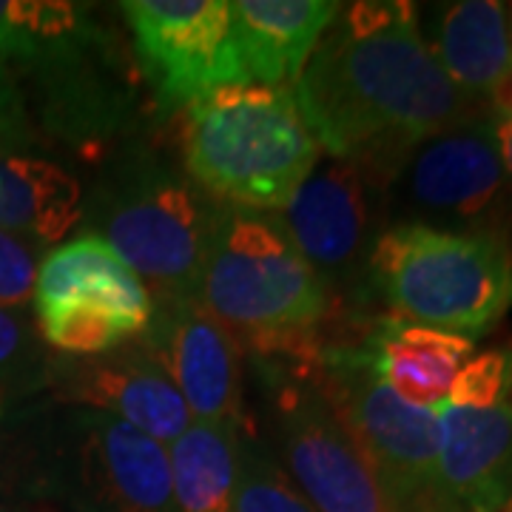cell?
Segmentation results:
<instances>
[{"instance_id":"3","label":"cell","mask_w":512,"mask_h":512,"mask_svg":"<svg viewBox=\"0 0 512 512\" xmlns=\"http://www.w3.org/2000/svg\"><path fill=\"white\" fill-rule=\"evenodd\" d=\"M220 208L185 174L180 154L140 131L92 165L77 234L114 248L151 299L197 296Z\"/></svg>"},{"instance_id":"12","label":"cell","mask_w":512,"mask_h":512,"mask_svg":"<svg viewBox=\"0 0 512 512\" xmlns=\"http://www.w3.org/2000/svg\"><path fill=\"white\" fill-rule=\"evenodd\" d=\"M32 302L40 339L60 356H94L134 342L154 311L146 282L92 234L46 251Z\"/></svg>"},{"instance_id":"4","label":"cell","mask_w":512,"mask_h":512,"mask_svg":"<svg viewBox=\"0 0 512 512\" xmlns=\"http://www.w3.org/2000/svg\"><path fill=\"white\" fill-rule=\"evenodd\" d=\"M197 299L256 359L308 362L345 325L274 214L222 205Z\"/></svg>"},{"instance_id":"26","label":"cell","mask_w":512,"mask_h":512,"mask_svg":"<svg viewBox=\"0 0 512 512\" xmlns=\"http://www.w3.org/2000/svg\"><path fill=\"white\" fill-rule=\"evenodd\" d=\"M493 128L495 143H498V154H501V163H504V168H507V174H510L512 180V109L493 111Z\"/></svg>"},{"instance_id":"29","label":"cell","mask_w":512,"mask_h":512,"mask_svg":"<svg viewBox=\"0 0 512 512\" xmlns=\"http://www.w3.org/2000/svg\"><path fill=\"white\" fill-rule=\"evenodd\" d=\"M501 512H512V498L504 504V507H501Z\"/></svg>"},{"instance_id":"20","label":"cell","mask_w":512,"mask_h":512,"mask_svg":"<svg viewBox=\"0 0 512 512\" xmlns=\"http://www.w3.org/2000/svg\"><path fill=\"white\" fill-rule=\"evenodd\" d=\"M456 89L490 106L512 80V43L507 6L498 0H458L436 6L430 37H424Z\"/></svg>"},{"instance_id":"13","label":"cell","mask_w":512,"mask_h":512,"mask_svg":"<svg viewBox=\"0 0 512 512\" xmlns=\"http://www.w3.org/2000/svg\"><path fill=\"white\" fill-rule=\"evenodd\" d=\"M137 72L163 117L211 94L248 86L231 23V0H126Z\"/></svg>"},{"instance_id":"30","label":"cell","mask_w":512,"mask_h":512,"mask_svg":"<svg viewBox=\"0 0 512 512\" xmlns=\"http://www.w3.org/2000/svg\"><path fill=\"white\" fill-rule=\"evenodd\" d=\"M37 512H55V510H46V507H43V510H37Z\"/></svg>"},{"instance_id":"15","label":"cell","mask_w":512,"mask_h":512,"mask_svg":"<svg viewBox=\"0 0 512 512\" xmlns=\"http://www.w3.org/2000/svg\"><path fill=\"white\" fill-rule=\"evenodd\" d=\"M49 396L55 404L89 407L168 447L191 427V413L146 348L134 339L94 356L52 359Z\"/></svg>"},{"instance_id":"28","label":"cell","mask_w":512,"mask_h":512,"mask_svg":"<svg viewBox=\"0 0 512 512\" xmlns=\"http://www.w3.org/2000/svg\"><path fill=\"white\" fill-rule=\"evenodd\" d=\"M507 29H510V43H512V3L507 6Z\"/></svg>"},{"instance_id":"2","label":"cell","mask_w":512,"mask_h":512,"mask_svg":"<svg viewBox=\"0 0 512 512\" xmlns=\"http://www.w3.org/2000/svg\"><path fill=\"white\" fill-rule=\"evenodd\" d=\"M154 100L131 43L66 0H0V123L94 165L111 146L148 131ZM160 114V111H157Z\"/></svg>"},{"instance_id":"23","label":"cell","mask_w":512,"mask_h":512,"mask_svg":"<svg viewBox=\"0 0 512 512\" xmlns=\"http://www.w3.org/2000/svg\"><path fill=\"white\" fill-rule=\"evenodd\" d=\"M234 512H316L291 476L276 464L251 421L237 427Z\"/></svg>"},{"instance_id":"25","label":"cell","mask_w":512,"mask_h":512,"mask_svg":"<svg viewBox=\"0 0 512 512\" xmlns=\"http://www.w3.org/2000/svg\"><path fill=\"white\" fill-rule=\"evenodd\" d=\"M46 248L0 228V308L23 311L35 299V282Z\"/></svg>"},{"instance_id":"9","label":"cell","mask_w":512,"mask_h":512,"mask_svg":"<svg viewBox=\"0 0 512 512\" xmlns=\"http://www.w3.org/2000/svg\"><path fill=\"white\" fill-rule=\"evenodd\" d=\"M384 205L387 225L419 222L512 248V180L498 154L493 111L413 148L384 188Z\"/></svg>"},{"instance_id":"21","label":"cell","mask_w":512,"mask_h":512,"mask_svg":"<svg viewBox=\"0 0 512 512\" xmlns=\"http://www.w3.org/2000/svg\"><path fill=\"white\" fill-rule=\"evenodd\" d=\"M174 498L180 512H234L237 427L191 421L168 444Z\"/></svg>"},{"instance_id":"6","label":"cell","mask_w":512,"mask_h":512,"mask_svg":"<svg viewBox=\"0 0 512 512\" xmlns=\"http://www.w3.org/2000/svg\"><path fill=\"white\" fill-rule=\"evenodd\" d=\"M367 285L390 316L476 342L512 305V248L493 237L393 222L373 245Z\"/></svg>"},{"instance_id":"8","label":"cell","mask_w":512,"mask_h":512,"mask_svg":"<svg viewBox=\"0 0 512 512\" xmlns=\"http://www.w3.org/2000/svg\"><path fill=\"white\" fill-rule=\"evenodd\" d=\"M316 382L367 458L393 512H444L439 490V416L399 399L356 342L313 359Z\"/></svg>"},{"instance_id":"14","label":"cell","mask_w":512,"mask_h":512,"mask_svg":"<svg viewBox=\"0 0 512 512\" xmlns=\"http://www.w3.org/2000/svg\"><path fill=\"white\" fill-rule=\"evenodd\" d=\"M137 342L163 367L191 419L234 427L245 421V350L197 296L154 299Z\"/></svg>"},{"instance_id":"17","label":"cell","mask_w":512,"mask_h":512,"mask_svg":"<svg viewBox=\"0 0 512 512\" xmlns=\"http://www.w3.org/2000/svg\"><path fill=\"white\" fill-rule=\"evenodd\" d=\"M83 217V183L6 123H0V228L52 251Z\"/></svg>"},{"instance_id":"1","label":"cell","mask_w":512,"mask_h":512,"mask_svg":"<svg viewBox=\"0 0 512 512\" xmlns=\"http://www.w3.org/2000/svg\"><path fill=\"white\" fill-rule=\"evenodd\" d=\"M322 154L390 177L413 148L490 106L456 89L404 0H359L339 9L293 83Z\"/></svg>"},{"instance_id":"11","label":"cell","mask_w":512,"mask_h":512,"mask_svg":"<svg viewBox=\"0 0 512 512\" xmlns=\"http://www.w3.org/2000/svg\"><path fill=\"white\" fill-rule=\"evenodd\" d=\"M274 217L350 325L373 302L367 265L387 228L382 180L359 163L322 154Z\"/></svg>"},{"instance_id":"5","label":"cell","mask_w":512,"mask_h":512,"mask_svg":"<svg viewBox=\"0 0 512 512\" xmlns=\"http://www.w3.org/2000/svg\"><path fill=\"white\" fill-rule=\"evenodd\" d=\"M180 114L185 174L228 208L282 211L322 157L293 89L234 86Z\"/></svg>"},{"instance_id":"7","label":"cell","mask_w":512,"mask_h":512,"mask_svg":"<svg viewBox=\"0 0 512 512\" xmlns=\"http://www.w3.org/2000/svg\"><path fill=\"white\" fill-rule=\"evenodd\" d=\"M40 498L72 512H180L168 447L89 407L40 413Z\"/></svg>"},{"instance_id":"18","label":"cell","mask_w":512,"mask_h":512,"mask_svg":"<svg viewBox=\"0 0 512 512\" xmlns=\"http://www.w3.org/2000/svg\"><path fill=\"white\" fill-rule=\"evenodd\" d=\"M339 9L333 0H234L231 23L248 80L293 89Z\"/></svg>"},{"instance_id":"22","label":"cell","mask_w":512,"mask_h":512,"mask_svg":"<svg viewBox=\"0 0 512 512\" xmlns=\"http://www.w3.org/2000/svg\"><path fill=\"white\" fill-rule=\"evenodd\" d=\"M55 353L40 339L35 319L0 308V416L18 413L49 393Z\"/></svg>"},{"instance_id":"16","label":"cell","mask_w":512,"mask_h":512,"mask_svg":"<svg viewBox=\"0 0 512 512\" xmlns=\"http://www.w3.org/2000/svg\"><path fill=\"white\" fill-rule=\"evenodd\" d=\"M444 512H501L512 498V393L436 407Z\"/></svg>"},{"instance_id":"24","label":"cell","mask_w":512,"mask_h":512,"mask_svg":"<svg viewBox=\"0 0 512 512\" xmlns=\"http://www.w3.org/2000/svg\"><path fill=\"white\" fill-rule=\"evenodd\" d=\"M46 402L0 416V501L40 498V413Z\"/></svg>"},{"instance_id":"27","label":"cell","mask_w":512,"mask_h":512,"mask_svg":"<svg viewBox=\"0 0 512 512\" xmlns=\"http://www.w3.org/2000/svg\"><path fill=\"white\" fill-rule=\"evenodd\" d=\"M0 512H37L35 504H20V501H0Z\"/></svg>"},{"instance_id":"19","label":"cell","mask_w":512,"mask_h":512,"mask_svg":"<svg viewBox=\"0 0 512 512\" xmlns=\"http://www.w3.org/2000/svg\"><path fill=\"white\" fill-rule=\"evenodd\" d=\"M362 345L384 384L399 399L427 410L447 402L458 370L473 356V339L396 316L370 322Z\"/></svg>"},{"instance_id":"10","label":"cell","mask_w":512,"mask_h":512,"mask_svg":"<svg viewBox=\"0 0 512 512\" xmlns=\"http://www.w3.org/2000/svg\"><path fill=\"white\" fill-rule=\"evenodd\" d=\"M285 473L316 512H393L367 458L316 382L313 359H256Z\"/></svg>"}]
</instances>
